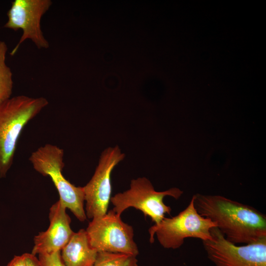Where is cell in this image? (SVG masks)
<instances>
[{"instance_id":"cell-1","label":"cell","mask_w":266,"mask_h":266,"mask_svg":"<svg viewBox=\"0 0 266 266\" xmlns=\"http://www.w3.org/2000/svg\"><path fill=\"white\" fill-rule=\"evenodd\" d=\"M194 204L231 243L247 244L266 237V216L249 205L219 195L197 194Z\"/></svg>"},{"instance_id":"cell-2","label":"cell","mask_w":266,"mask_h":266,"mask_svg":"<svg viewBox=\"0 0 266 266\" xmlns=\"http://www.w3.org/2000/svg\"><path fill=\"white\" fill-rule=\"evenodd\" d=\"M42 97H11L0 104V178L6 177L25 127L48 105Z\"/></svg>"},{"instance_id":"cell-3","label":"cell","mask_w":266,"mask_h":266,"mask_svg":"<svg viewBox=\"0 0 266 266\" xmlns=\"http://www.w3.org/2000/svg\"><path fill=\"white\" fill-rule=\"evenodd\" d=\"M64 150L53 144H46L33 152L29 158L33 168L44 176H49L56 188L59 201L81 222L86 220L84 208L83 187H76L62 173L64 167Z\"/></svg>"},{"instance_id":"cell-4","label":"cell","mask_w":266,"mask_h":266,"mask_svg":"<svg viewBox=\"0 0 266 266\" xmlns=\"http://www.w3.org/2000/svg\"><path fill=\"white\" fill-rule=\"evenodd\" d=\"M195 196L187 207L171 218L165 217L158 224L149 229L150 241H154L156 234L160 244L165 248L175 249L180 247L186 238L192 237L202 241L211 240V229L217 227L210 219L201 216L194 204Z\"/></svg>"},{"instance_id":"cell-5","label":"cell","mask_w":266,"mask_h":266,"mask_svg":"<svg viewBox=\"0 0 266 266\" xmlns=\"http://www.w3.org/2000/svg\"><path fill=\"white\" fill-rule=\"evenodd\" d=\"M183 193L178 188L156 191L147 178L138 177L131 181L129 189L116 194L111 198L110 201L114 206L113 211L119 215L128 208L133 207L141 211L145 217L149 216L155 224H158L165 214H170L171 210L164 202V198L170 196L177 200Z\"/></svg>"},{"instance_id":"cell-6","label":"cell","mask_w":266,"mask_h":266,"mask_svg":"<svg viewBox=\"0 0 266 266\" xmlns=\"http://www.w3.org/2000/svg\"><path fill=\"white\" fill-rule=\"evenodd\" d=\"M85 230L90 245L98 252L122 253L134 257L138 254L133 240V228L123 222L120 215L112 209L92 219Z\"/></svg>"},{"instance_id":"cell-7","label":"cell","mask_w":266,"mask_h":266,"mask_svg":"<svg viewBox=\"0 0 266 266\" xmlns=\"http://www.w3.org/2000/svg\"><path fill=\"white\" fill-rule=\"evenodd\" d=\"M210 233L212 239L202 243L214 266H266V237L239 246L227 240L217 227Z\"/></svg>"},{"instance_id":"cell-8","label":"cell","mask_w":266,"mask_h":266,"mask_svg":"<svg viewBox=\"0 0 266 266\" xmlns=\"http://www.w3.org/2000/svg\"><path fill=\"white\" fill-rule=\"evenodd\" d=\"M125 157L117 145L106 148L101 153L94 175L83 187L88 218H98L107 213L111 199V174Z\"/></svg>"},{"instance_id":"cell-9","label":"cell","mask_w":266,"mask_h":266,"mask_svg":"<svg viewBox=\"0 0 266 266\" xmlns=\"http://www.w3.org/2000/svg\"><path fill=\"white\" fill-rule=\"evenodd\" d=\"M50 0H14L7 12L8 21L4 27L21 30L22 35L10 54L13 56L24 41L30 39L38 49H47L48 41L41 28L43 15L49 10Z\"/></svg>"},{"instance_id":"cell-10","label":"cell","mask_w":266,"mask_h":266,"mask_svg":"<svg viewBox=\"0 0 266 266\" xmlns=\"http://www.w3.org/2000/svg\"><path fill=\"white\" fill-rule=\"evenodd\" d=\"M66 209L59 200L51 206L49 213V226L45 231L34 236L32 254L60 251L69 241L74 232L71 229V219Z\"/></svg>"},{"instance_id":"cell-11","label":"cell","mask_w":266,"mask_h":266,"mask_svg":"<svg viewBox=\"0 0 266 266\" xmlns=\"http://www.w3.org/2000/svg\"><path fill=\"white\" fill-rule=\"evenodd\" d=\"M60 252L65 266H94L98 253L90 245L84 229L74 233Z\"/></svg>"},{"instance_id":"cell-12","label":"cell","mask_w":266,"mask_h":266,"mask_svg":"<svg viewBox=\"0 0 266 266\" xmlns=\"http://www.w3.org/2000/svg\"><path fill=\"white\" fill-rule=\"evenodd\" d=\"M7 46L0 41V104L11 98L13 88L12 73L5 63Z\"/></svg>"},{"instance_id":"cell-13","label":"cell","mask_w":266,"mask_h":266,"mask_svg":"<svg viewBox=\"0 0 266 266\" xmlns=\"http://www.w3.org/2000/svg\"><path fill=\"white\" fill-rule=\"evenodd\" d=\"M94 266H137V260L127 254L100 252Z\"/></svg>"},{"instance_id":"cell-14","label":"cell","mask_w":266,"mask_h":266,"mask_svg":"<svg viewBox=\"0 0 266 266\" xmlns=\"http://www.w3.org/2000/svg\"><path fill=\"white\" fill-rule=\"evenodd\" d=\"M60 251L50 254H39L38 260L40 266H65L62 259Z\"/></svg>"},{"instance_id":"cell-15","label":"cell","mask_w":266,"mask_h":266,"mask_svg":"<svg viewBox=\"0 0 266 266\" xmlns=\"http://www.w3.org/2000/svg\"><path fill=\"white\" fill-rule=\"evenodd\" d=\"M7 266H27L26 253L20 256H15L8 263Z\"/></svg>"},{"instance_id":"cell-16","label":"cell","mask_w":266,"mask_h":266,"mask_svg":"<svg viewBox=\"0 0 266 266\" xmlns=\"http://www.w3.org/2000/svg\"><path fill=\"white\" fill-rule=\"evenodd\" d=\"M27 266H41L39 260L32 253H26Z\"/></svg>"}]
</instances>
